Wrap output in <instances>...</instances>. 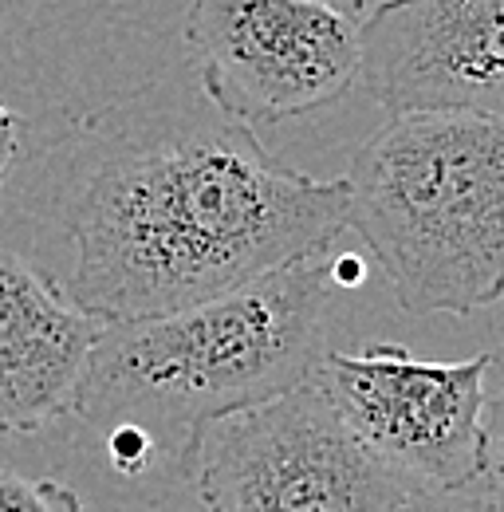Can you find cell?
<instances>
[{
	"instance_id": "cell-1",
	"label": "cell",
	"mask_w": 504,
	"mask_h": 512,
	"mask_svg": "<svg viewBox=\"0 0 504 512\" xmlns=\"http://www.w3.org/2000/svg\"><path fill=\"white\" fill-rule=\"evenodd\" d=\"M4 197L20 229L4 249L103 327L193 308L347 233L343 178L272 158L193 75L83 115L20 162Z\"/></svg>"
},
{
	"instance_id": "cell-2",
	"label": "cell",
	"mask_w": 504,
	"mask_h": 512,
	"mask_svg": "<svg viewBox=\"0 0 504 512\" xmlns=\"http://www.w3.org/2000/svg\"><path fill=\"white\" fill-rule=\"evenodd\" d=\"M335 249L300 256L182 312L103 327L75 418L99 434H138L154 465L170 461L178 473L201 422L308 379L343 276Z\"/></svg>"
},
{
	"instance_id": "cell-3",
	"label": "cell",
	"mask_w": 504,
	"mask_h": 512,
	"mask_svg": "<svg viewBox=\"0 0 504 512\" xmlns=\"http://www.w3.org/2000/svg\"><path fill=\"white\" fill-rule=\"evenodd\" d=\"M347 229L410 316H473L504 292V119L394 115L351 158Z\"/></svg>"
},
{
	"instance_id": "cell-4",
	"label": "cell",
	"mask_w": 504,
	"mask_h": 512,
	"mask_svg": "<svg viewBox=\"0 0 504 512\" xmlns=\"http://www.w3.org/2000/svg\"><path fill=\"white\" fill-rule=\"evenodd\" d=\"M178 477L205 512H386L410 489L351 438L308 379L201 422Z\"/></svg>"
},
{
	"instance_id": "cell-5",
	"label": "cell",
	"mask_w": 504,
	"mask_h": 512,
	"mask_svg": "<svg viewBox=\"0 0 504 512\" xmlns=\"http://www.w3.org/2000/svg\"><path fill=\"white\" fill-rule=\"evenodd\" d=\"M497 351L457 363L418 359L402 343L323 347L308 383L351 438L410 485H465L481 465V422Z\"/></svg>"
},
{
	"instance_id": "cell-6",
	"label": "cell",
	"mask_w": 504,
	"mask_h": 512,
	"mask_svg": "<svg viewBox=\"0 0 504 512\" xmlns=\"http://www.w3.org/2000/svg\"><path fill=\"white\" fill-rule=\"evenodd\" d=\"M186 52L201 95L249 130L315 115L359 87V20L315 0H193Z\"/></svg>"
},
{
	"instance_id": "cell-7",
	"label": "cell",
	"mask_w": 504,
	"mask_h": 512,
	"mask_svg": "<svg viewBox=\"0 0 504 512\" xmlns=\"http://www.w3.org/2000/svg\"><path fill=\"white\" fill-rule=\"evenodd\" d=\"M359 87L390 115L504 119V0H375L359 20Z\"/></svg>"
},
{
	"instance_id": "cell-8",
	"label": "cell",
	"mask_w": 504,
	"mask_h": 512,
	"mask_svg": "<svg viewBox=\"0 0 504 512\" xmlns=\"http://www.w3.org/2000/svg\"><path fill=\"white\" fill-rule=\"evenodd\" d=\"M99 331L0 245V434H36L75 414Z\"/></svg>"
},
{
	"instance_id": "cell-9",
	"label": "cell",
	"mask_w": 504,
	"mask_h": 512,
	"mask_svg": "<svg viewBox=\"0 0 504 512\" xmlns=\"http://www.w3.org/2000/svg\"><path fill=\"white\" fill-rule=\"evenodd\" d=\"M0 512H87V505L56 477H24L16 469H0Z\"/></svg>"
},
{
	"instance_id": "cell-10",
	"label": "cell",
	"mask_w": 504,
	"mask_h": 512,
	"mask_svg": "<svg viewBox=\"0 0 504 512\" xmlns=\"http://www.w3.org/2000/svg\"><path fill=\"white\" fill-rule=\"evenodd\" d=\"M386 512H501L485 485L473 477L465 485H410Z\"/></svg>"
},
{
	"instance_id": "cell-11",
	"label": "cell",
	"mask_w": 504,
	"mask_h": 512,
	"mask_svg": "<svg viewBox=\"0 0 504 512\" xmlns=\"http://www.w3.org/2000/svg\"><path fill=\"white\" fill-rule=\"evenodd\" d=\"M477 481L504 512V375L485 394V422H481V465Z\"/></svg>"
},
{
	"instance_id": "cell-12",
	"label": "cell",
	"mask_w": 504,
	"mask_h": 512,
	"mask_svg": "<svg viewBox=\"0 0 504 512\" xmlns=\"http://www.w3.org/2000/svg\"><path fill=\"white\" fill-rule=\"evenodd\" d=\"M20 162H24V119L12 111V103L0 91V197L16 178Z\"/></svg>"
},
{
	"instance_id": "cell-13",
	"label": "cell",
	"mask_w": 504,
	"mask_h": 512,
	"mask_svg": "<svg viewBox=\"0 0 504 512\" xmlns=\"http://www.w3.org/2000/svg\"><path fill=\"white\" fill-rule=\"evenodd\" d=\"M315 4H327V8H335V12H343V16H351V20H363L375 0H315Z\"/></svg>"
},
{
	"instance_id": "cell-14",
	"label": "cell",
	"mask_w": 504,
	"mask_h": 512,
	"mask_svg": "<svg viewBox=\"0 0 504 512\" xmlns=\"http://www.w3.org/2000/svg\"><path fill=\"white\" fill-rule=\"evenodd\" d=\"M501 300H504V292H501Z\"/></svg>"
}]
</instances>
